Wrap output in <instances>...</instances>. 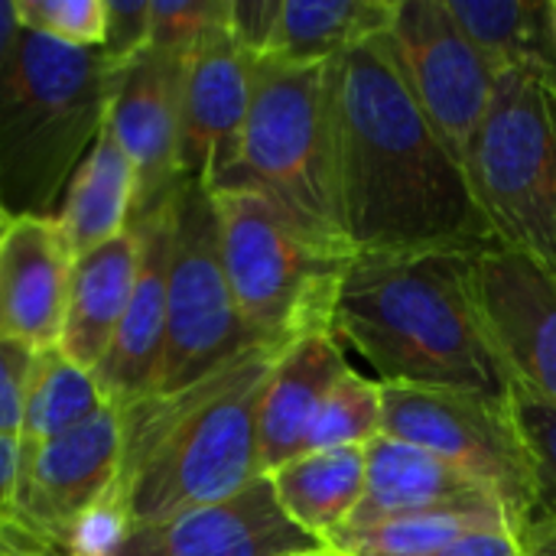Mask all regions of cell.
Wrapping results in <instances>:
<instances>
[{"instance_id": "4316f807", "label": "cell", "mask_w": 556, "mask_h": 556, "mask_svg": "<svg viewBox=\"0 0 556 556\" xmlns=\"http://www.w3.org/2000/svg\"><path fill=\"white\" fill-rule=\"evenodd\" d=\"M381 424H384V384L378 378H365L362 371L349 368L329 391L309 430L306 453L368 446L371 440L381 437Z\"/></svg>"}, {"instance_id": "44dd1931", "label": "cell", "mask_w": 556, "mask_h": 556, "mask_svg": "<svg viewBox=\"0 0 556 556\" xmlns=\"http://www.w3.org/2000/svg\"><path fill=\"white\" fill-rule=\"evenodd\" d=\"M137 205V169L111 127L104 124L75 176L65 186L55 222L72 248V254H85L117 235H124L134 222Z\"/></svg>"}, {"instance_id": "836d02e7", "label": "cell", "mask_w": 556, "mask_h": 556, "mask_svg": "<svg viewBox=\"0 0 556 556\" xmlns=\"http://www.w3.org/2000/svg\"><path fill=\"white\" fill-rule=\"evenodd\" d=\"M430 556H525L521 538L511 531H479Z\"/></svg>"}, {"instance_id": "8fae6325", "label": "cell", "mask_w": 556, "mask_h": 556, "mask_svg": "<svg viewBox=\"0 0 556 556\" xmlns=\"http://www.w3.org/2000/svg\"><path fill=\"white\" fill-rule=\"evenodd\" d=\"M388 42L410 94L466 163L498 68L459 29L446 0H397Z\"/></svg>"}, {"instance_id": "484cf974", "label": "cell", "mask_w": 556, "mask_h": 556, "mask_svg": "<svg viewBox=\"0 0 556 556\" xmlns=\"http://www.w3.org/2000/svg\"><path fill=\"white\" fill-rule=\"evenodd\" d=\"M479 531H511V525L498 511L407 515L371 528H342L323 541V556H430Z\"/></svg>"}, {"instance_id": "ab89813d", "label": "cell", "mask_w": 556, "mask_h": 556, "mask_svg": "<svg viewBox=\"0 0 556 556\" xmlns=\"http://www.w3.org/2000/svg\"><path fill=\"white\" fill-rule=\"evenodd\" d=\"M68 556H101V554H88V551H75V554H68Z\"/></svg>"}, {"instance_id": "2e32d148", "label": "cell", "mask_w": 556, "mask_h": 556, "mask_svg": "<svg viewBox=\"0 0 556 556\" xmlns=\"http://www.w3.org/2000/svg\"><path fill=\"white\" fill-rule=\"evenodd\" d=\"M173 215H176V195L130 222L140 235V267H137L127 313L108 345V355L94 371L104 401L117 410L147 401L156 391L163 345H166V280H169V254H173Z\"/></svg>"}, {"instance_id": "ba28073f", "label": "cell", "mask_w": 556, "mask_h": 556, "mask_svg": "<svg viewBox=\"0 0 556 556\" xmlns=\"http://www.w3.org/2000/svg\"><path fill=\"white\" fill-rule=\"evenodd\" d=\"M254 345L264 342H254L244 329L225 277L215 199L205 186L182 182L173 215L166 345L153 397L199 384Z\"/></svg>"}, {"instance_id": "3957f363", "label": "cell", "mask_w": 556, "mask_h": 556, "mask_svg": "<svg viewBox=\"0 0 556 556\" xmlns=\"http://www.w3.org/2000/svg\"><path fill=\"white\" fill-rule=\"evenodd\" d=\"M283 349L254 345L179 394L121 410L124 459L104 508L117 531L231 498L264 476L257 417L267 375Z\"/></svg>"}, {"instance_id": "e575fe53", "label": "cell", "mask_w": 556, "mask_h": 556, "mask_svg": "<svg viewBox=\"0 0 556 556\" xmlns=\"http://www.w3.org/2000/svg\"><path fill=\"white\" fill-rule=\"evenodd\" d=\"M16 476H20V440L0 437V521L16 518Z\"/></svg>"}, {"instance_id": "ac0fdd59", "label": "cell", "mask_w": 556, "mask_h": 556, "mask_svg": "<svg viewBox=\"0 0 556 556\" xmlns=\"http://www.w3.org/2000/svg\"><path fill=\"white\" fill-rule=\"evenodd\" d=\"M433 511H498L508 518L502 498L450 459L384 433L371 440L365 446V495L345 528Z\"/></svg>"}, {"instance_id": "4dcf8cb0", "label": "cell", "mask_w": 556, "mask_h": 556, "mask_svg": "<svg viewBox=\"0 0 556 556\" xmlns=\"http://www.w3.org/2000/svg\"><path fill=\"white\" fill-rule=\"evenodd\" d=\"M150 49V0H104L101 55L111 68L130 65Z\"/></svg>"}, {"instance_id": "f546056e", "label": "cell", "mask_w": 556, "mask_h": 556, "mask_svg": "<svg viewBox=\"0 0 556 556\" xmlns=\"http://www.w3.org/2000/svg\"><path fill=\"white\" fill-rule=\"evenodd\" d=\"M23 29L72 49H101L104 0H13Z\"/></svg>"}, {"instance_id": "7c38bea8", "label": "cell", "mask_w": 556, "mask_h": 556, "mask_svg": "<svg viewBox=\"0 0 556 556\" xmlns=\"http://www.w3.org/2000/svg\"><path fill=\"white\" fill-rule=\"evenodd\" d=\"M104 556H323V541L296 528L257 476L231 498L121 531Z\"/></svg>"}, {"instance_id": "9c48e42d", "label": "cell", "mask_w": 556, "mask_h": 556, "mask_svg": "<svg viewBox=\"0 0 556 556\" xmlns=\"http://www.w3.org/2000/svg\"><path fill=\"white\" fill-rule=\"evenodd\" d=\"M384 437L430 450L482 479L505 505L518 538L538 521L531 450L508 397L459 388L384 384Z\"/></svg>"}, {"instance_id": "83f0119b", "label": "cell", "mask_w": 556, "mask_h": 556, "mask_svg": "<svg viewBox=\"0 0 556 556\" xmlns=\"http://www.w3.org/2000/svg\"><path fill=\"white\" fill-rule=\"evenodd\" d=\"M231 33V0H150V49L189 59Z\"/></svg>"}, {"instance_id": "8d00e7d4", "label": "cell", "mask_w": 556, "mask_h": 556, "mask_svg": "<svg viewBox=\"0 0 556 556\" xmlns=\"http://www.w3.org/2000/svg\"><path fill=\"white\" fill-rule=\"evenodd\" d=\"M525 556H556V525L554 521H534L521 538Z\"/></svg>"}, {"instance_id": "5b68a950", "label": "cell", "mask_w": 556, "mask_h": 556, "mask_svg": "<svg viewBox=\"0 0 556 556\" xmlns=\"http://www.w3.org/2000/svg\"><path fill=\"white\" fill-rule=\"evenodd\" d=\"M222 189H251L316 241L352 251L339 205V59H257L241 160Z\"/></svg>"}, {"instance_id": "74e56055", "label": "cell", "mask_w": 556, "mask_h": 556, "mask_svg": "<svg viewBox=\"0 0 556 556\" xmlns=\"http://www.w3.org/2000/svg\"><path fill=\"white\" fill-rule=\"evenodd\" d=\"M10 218H13V215H10L7 205L0 202V244H3V235H7V228H10Z\"/></svg>"}, {"instance_id": "d4e9b609", "label": "cell", "mask_w": 556, "mask_h": 556, "mask_svg": "<svg viewBox=\"0 0 556 556\" xmlns=\"http://www.w3.org/2000/svg\"><path fill=\"white\" fill-rule=\"evenodd\" d=\"M101 407H108V401L94 371L75 365L59 345L39 349L26 381L20 443H49L94 417Z\"/></svg>"}, {"instance_id": "5bb4252c", "label": "cell", "mask_w": 556, "mask_h": 556, "mask_svg": "<svg viewBox=\"0 0 556 556\" xmlns=\"http://www.w3.org/2000/svg\"><path fill=\"white\" fill-rule=\"evenodd\" d=\"M182 75L186 59L160 49H147L114 75L108 127L137 169L134 218L153 212L182 186L176 166Z\"/></svg>"}, {"instance_id": "4fadbf2b", "label": "cell", "mask_w": 556, "mask_h": 556, "mask_svg": "<svg viewBox=\"0 0 556 556\" xmlns=\"http://www.w3.org/2000/svg\"><path fill=\"white\" fill-rule=\"evenodd\" d=\"M257 55L244 52L231 33L186 59L179 108V179L222 189L238 169L254 94Z\"/></svg>"}, {"instance_id": "d6986e66", "label": "cell", "mask_w": 556, "mask_h": 556, "mask_svg": "<svg viewBox=\"0 0 556 556\" xmlns=\"http://www.w3.org/2000/svg\"><path fill=\"white\" fill-rule=\"evenodd\" d=\"M349 368L345 345L332 329L306 332L277 355L257 417V456L264 476L306 453L309 430L329 391Z\"/></svg>"}, {"instance_id": "cb8c5ba5", "label": "cell", "mask_w": 556, "mask_h": 556, "mask_svg": "<svg viewBox=\"0 0 556 556\" xmlns=\"http://www.w3.org/2000/svg\"><path fill=\"white\" fill-rule=\"evenodd\" d=\"M459 29L498 68L556 72V39L551 0H446Z\"/></svg>"}, {"instance_id": "1f68e13d", "label": "cell", "mask_w": 556, "mask_h": 556, "mask_svg": "<svg viewBox=\"0 0 556 556\" xmlns=\"http://www.w3.org/2000/svg\"><path fill=\"white\" fill-rule=\"evenodd\" d=\"M33 349L0 336V437H16L23 430V401L33 368Z\"/></svg>"}, {"instance_id": "603a6c76", "label": "cell", "mask_w": 556, "mask_h": 556, "mask_svg": "<svg viewBox=\"0 0 556 556\" xmlns=\"http://www.w3.org/2000/svg\"><path fill=\"white\" fill-rule=\"evenodd\" d=\"M397 0H283L264 59L332 62L391 29Z\"/></svg>"}, {"instance_id": "f1b7e54d", "label": "cell", "mask_w": 556, "mask_h": 556, "mask_svg": "<svg viewBox=\"0 0 556 556\" xmlns=\"http://www.w3.org/2000/svg\"><path fill=\"white\" fill-rule=\"evenodd\" d=\"M508 407L534 459L538 521L556 525V407L544 404L521 384H511Z\"/></svg>"}, {"instance_id": "6da1fadb", "label": "cell", "mask_w": 556, "mask_h": 556, "mask_svg": "<svg viewBox=\"0 0 556 556\" xmlns=\"http://www.w3.org/2000/svg\"><path fill=\"white\" fill-rule=\"evenodd\" d=\"M339 205L355 257L495 248L469 169L410 94L388 33L339 59Z\"/></svg>"}, {"instance_id": "7402d4cb", "label": "cell", "mask_w": 556, "mask_h": 556, "mask_svg": "<svg viewBox=\"0 0 556 556\" xmlns=\"http://www.w3.org/2000/svg\"><path fill=\"white\" fill-rule=\"evenodd\" d=\"M287 518L316 541L342 531L365 495V446L316 450L267 472Z\"/></svg>"}, {"instance_id": "f35d334b", "label": "cell", "mask_w": 556, "mask_h": 556, "mask_svg": "<svg viewBox=\"0 0 556 556\" xmlns=\"http://www.w3.org/2000/svg\"><path fill=\"white\" fill-rule=\"evenodd\" d=\"M551 23H554V39H556V0H551Z\"/></svg>"}, {"instance_id": "52a82bcc", "label": "cell", "mask_w": 556, "mask_h": 556, "mask_svg": "<svg viewBox=\"0 0 556 556\" xmlns=\"http://www.w3.org/2000/svg\"><path fill=\"white\" fill-rule=\"evenodd\" d=\"M466 169L495 248L556 274V72H498Z\"/></svg>"}, {"instance_id": "7a4b0ae2", "label": "cell", "mask_w": 556, "mask_h": 556, "mask_svg": "<svg viewBox=\"0 0 556 556\" xmlns=\"http://www.w3.org/2000/svg\"><path fill=\"white\" fill-rule=\"evenodd\" d=\"M479 257L459 251L352 257L332 316L336 339L355 349L381 384L508 397L515 381L485 319Z\"/></svg>"}, {"instance_id": "9a60e30c", "label": "cell", "mask_w": 556, "mask_h": 556, "mask_svg": "<svg viewBox=\"0 0 556 556\" xmlns=\"http://www.w3.org/2000/svg\"><path fill=\"white\" fill-rule=\"evenodd\" d=\"M479 287L511 381L556 407V274L525 254L489 248Z\"/></svg>"}, {"instance_id": "8992f818", "label": "cell", "mask_w": 556, "mask_h": 556, "mask_svg": "<svg viewBox=\"0 0 556 556\" xmlns=\"http://www.w3.org/2000/svg\"><path fill=\"white\" fill-rule=\"evenodd\" d=\"M222 264L238 316L254 342L290 345L332 329L352 251L316 241L251 189L212 192Z\"/></svg>"}, {"instance_id": "277c9868", "label": "cell", "mask_w": 556, "mask_h": 556, "mask_svg": "<svg viewBox=\"0 0 556 556\" xmlns=\"http://www.w3.org/2000/svg\"><path fill=\"white\" fill-rule=\"evenodd\" d=\"M114 75L98 49L23 29L0 81V202L10 215H52L108 124Z\"/></svg>"}, {"instance_id": "d6a6232c", "label": "cell", "mask_w": 556, "mask_h": 556, "mask_svg": "<svg viewBox=\"0 0 556 556\" xmlns=\"http://www.w3.org/2000/svg\"><path fill=\"white\" fill-rule=\"evenodd\" d=\"M280 7L283 0H231V39L244 52L264 59L280 20Z\"/></svg>"}, {"instance_id": "d590c367", "label": "cell", "mask_w": 556, "mask_h": 556, "mask_svg": "<svg viewBox=\"0 0 556 556\" xmlns=\"http://www.w3.org/2000/svg\"><path fill=\"white\" fill-rule=\"evenodd\" d=\"M23 26L16 20V7L13 0H0V81L10 68V59H13V49H16V39H20Z\"/></svg>"}, {"instance_id": "30bf717a", "label": "cell", "mask_w": 556, "mask_h": 556, "mask_svg": "<svg viewBox=\"0 0 556 556\" xmlns=\"http://www.w3.org/2000/svg\"><path fill=\"white\" fill-rule=\"evenodd\" d=\"M124 459V417L101 407L49 443H20L16 518L62 551H78L85 525L108 508Z\"/></svg>"}, {"instance_id": "e0dca14e", "label": "cell", "mask_w": 556, "mask_h": 556, "mask_svg": "<svg viewBox=\"0 0 556 556\" xmlns=\"http://www.w3.org/2000/svg\"><path fill=\"white\" fill-rule=\"evenodd\" d=\"M75 254L55 215H13L0 244V336L59 345Z\"/></svg>"}, {"instance_id": "ffe728a7", "label": "cell", "mask_w": 556, "mask_h": 556, "mask_svg": "<svg viewBox=\"0 0 556 556\" xmlns=\"http://www.w3.org/2000/svg\"><path fill=\"white\" fill-rule=\"evenodd\" d=\"M137 267L140 235L134 225L75 257L59 349L85 371H98L101 358L108 355V345L127 313Z\"/></svg>"}]
</instances>
